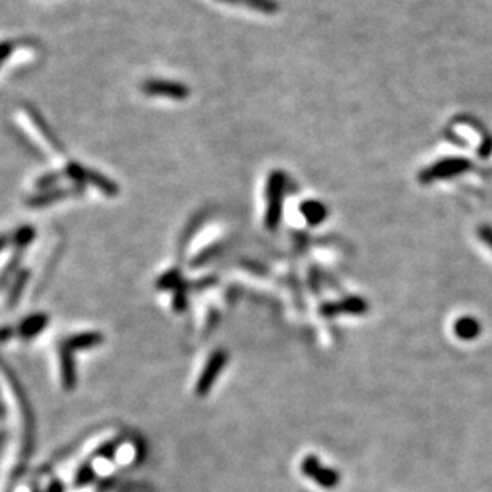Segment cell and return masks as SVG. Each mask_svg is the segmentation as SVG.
Returning a JSON list of instances; mask_svg holds the SVG:
<instances>
[{
  "label": "cell",
  "instance_id": "7a4b0ae2",
  "mask_svg": "<svg viewBox=\"0 0 492 492\" xmlns=\"http://www.w3.org/2000/svg\"><path fill=\"white\" fill-rule=\"evenodd\" d=\"M228 354L224 349H217L208 358L205 367L202 370V374L198 377L195 384V394L198 396H205L211 392L213 385L216 384L217 377H220L224 367L227 366Z\"/></svg>",
  "mask_w": 492,
  "mask_h": 492
},
{
  "label": "cell",
  "instance_id": "52a82bcc",
  "mask_svg": "<svg viewBox=\"0 0 492 492\" xmlns=\"http://www.w3.org/2000/svg\"><path fill=\"white\" fill-rule=\"evenodd\" d=\"M299 210L302 213V216L306 217V221L309 222L310 226H317V224H320L323 220H326V216H328L326 206L317 200L304 202L301 205Z\"/></svg>",
  "mask_w": 492,
  "mask_h": 492
},
{
  "label": "cell",
  "instance_id": "277c9868",
  "mask_svg": "<svg viewBox=\"0 0 492 492\" xmlns=\"http://www.w3.org/2000/svg\"><path fill=\"white\" fill-rule=\"evenodd\" d=\"M144 94L152 98H167L173 101H184L191 94L187 85L175 81H163V78H149L141 85Z\"/></svg>",
  "mask_w": 492,
  "mask_h": 492
},
{
  "label": "cell",
  "instance_id": "5b68a950",
  "mask_svg": "<svg viewBox=\"0 0 492 492\" xmlns=\"http://www.w3.org/2000/svg\"><path fill=\"white\" fill-rule=\"evenodd\" d=\"M301 470L307 478L325 489H332L341 483V475L336 470L325 467L315 456H307L301 464Z\"/></svg>",
  "mask_w": 492,
  "mask_h": 492
},
{
  "label": "cell",
  "instance_id": "ba28073f",
  "mask_svg": "<svg viewBox=\"0 0 492 492\" xmlns=\"http://www.w3.org/2000/svg\"><path fill=\"white\" fill-rule=\"evenodd\" d=\"M220 2L224 3H243L248 8L256 10V12H262V13H275L278 10V3L275 0H220Z\"/></svg>",
  "mask_w": 492,
  "mask_h": 492
},
{
  "label": "cell",
  "instance_id": "9c48e42d",
  "mask_svg": "<svg viewBox=\"0 0 492 492\" xmlns=\"http://www.w3.org/2000/svg\"><path fill=\"white\" fill-rule=\"evenodd\" d=\"M480 332V325L473 318H460L456 323V334L460 339H473V337Z\"/></svg>",
  "mask_w": 492,
  "mask_h": 492
},
{
  "label": "cell",
  "instance_id": "8992f818",
  "mask_svg": "<svg viewBox=\"0 0 492 492\" xmlns=\"http://www.w3.org/2000/svg\"><path fill=\"white\" fill-rule=\"evenodd\" d=\"M367 310V304L360 297H345L344 301L336 304H328L323 307L325 315H336V313H352V315H361Z\"/></svg>",
  "mask_w": 492,
  "mask_h": 492
},
{
  "label": "cell",
  "instance_id": "8fae6325",
  "mask_svg": "<svg viewBox=\"0 0 492 492\" xmlns=\"http://www.w3.org/2000/svg\"><path fill=\"white\" fill-rule=\"evenodd\" d=\"M14 48H17V42H2V43H0V64H2L5 59H8V56L13 53Z\"/></svg>",
  "mask_w": 492,
  "mask_h": 492
},
{
  "label": "cell",
  "instance_id": "30bf717a",
  "mask_svg": "<svg viewBox=\"0 0 492 492\" xmlns=\"http://www.w3.org/2000/svg\"><path fill=\"white\" fill-rule=\"evenodd\" d=\"M43 323H45V318L36 317V318H32V320H28L26 323H24L23 331L28 332V334H29V332H34V331L41 330V328L43 326Z\"/></svg>",
  "mask_w": 492,
  "mask_h": 492
},
{
  "label": "cell",
  "instance_id": "3957f363",
  "mask_svg": "<svg viewBox=\"0 0 492 492\" xmlns=\"http://www.w3.org/2000/svg\"><path fill=\"white\" fill-rule=\"evenodd\" d=\"M471 165L467 158L460 157H452L446 158V160H440L431 165L430 168H425L424 171L419 175L420 182L430 184L434 181H438V179H449L462 175L469 170Z\"/></svg>",
  "mask_w": 492,
  "mask_h": 492
},
{
  "label": "cell",
  "instance_id": "6da1fadb",
  "mask_svg": "<svg viewBox=\"0 0 492 492\" xmlns=\"http://www.w3.org/2000/svg\"><path fill=\"white\" fill-rule=\"evenodd\" d=\"M285 191H286V175L281 170H275L268 175L267 187H266V226L267 228L278 227L281 220V210H283V200H285Z\"/></svg>",
  "mask_w": 492,
  "mask_h": 492
}]
</instances>
